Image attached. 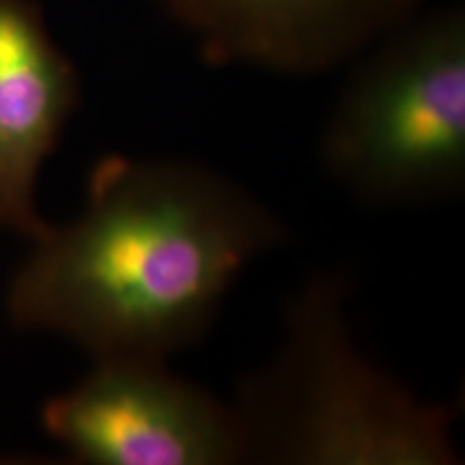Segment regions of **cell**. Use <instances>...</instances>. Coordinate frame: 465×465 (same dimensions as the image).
<instances>
[{"label": "cell", "mask_w": 465, "mask_h": 465, "mask_svg": "<svg viewBox=\"0 0 465 465\" xmlns=\"http://www.w3.org/2000/svg\"><path fill=\"white\" fill-rule=\"evenodd\" d=\"M287 231L212 168L110 153L84 209L48 226L7 289L17 330L54 334L93 360H166L194 345L232 282Z\"/></svg>", "instance_id": "6da1fadb"}, {"label": "cell", "mask_w": 465, "mask_h": 465, "mask_svg": "<svg viewBox=\"0 0 465 465\" xmlns=\"http://www.w3.org/2000/svg\"><path fill=\"white\" fill-rule=\"evenodd\" d=\"M345 281L319 274L291 300L284 339L232 403L246 463L457 465L461 401L427 403L349 334Z\"/></svg>", "instance_id": "7a4b0ae2"}, {"label": "cell", "mask_w": 465, "mask_h": 465, "mask_svg": "<svg viewBox=\"0 0 465 465\" xmlns=\"http://www.w3.org/2000/svg\"><path fill=\"white\" fill-rule=\"evenodd\" d=\"M323 127V171L375 207L455 199L465 185V14L411 15L366 48Z\"/></svg>", "instance_id": "3957f363"}, {"label": "cell", "mask_w": 465, "mask_h": 465, "mask_svg": "<svg viewBox=\"0 0 465 465\" xmlns=\"http://www.w3.org/2000/svg\"><path fill=\"white\" fill-rule=\"evenodd\" d=\"M42 427L78 463H246L232 405L173 373L166 360H95L75 386L45 401Z\"/></svg>", "instance_id": "277c9868"}, {"label": "cell", "mask_w": 465, "mask_h": 465, "mask_svg": "<svg viewBox=\"0 0 465 465\" xmlns=\"http://www.w3.org/2000/svg\"><path fill=\"white\" fill-rule=\"evenodd\" d=\"M424 0H158L212 65L315 75L362 54Z\"/></svg>", "instance_id": "5b68a950"}, {"label": "cell", "mask_w": 465, "mask_h": 465, "mask_svg": "<svg viewBox=\"0 0 465 465\" xmlns=\"http://www.w3.org/2000/svg\"><path fill=\"white\" fill-rule=\"evenodd\" d=\"M80 104V75L35 0H0V231L33 242L48 229L39 173Z\"/></svg>", "instance_id": "8992f818"}]
</instances>
